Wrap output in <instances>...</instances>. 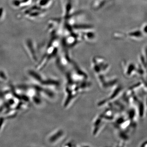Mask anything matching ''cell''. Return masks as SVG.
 Returning <instances> with one entry per match:
<instances>
[{
    "mask_svg": "<svg viewBox=\"0 0 147 147\" xmlns=\"http://www.w3.org/2000/svg\"><path fill=\"white\" fill-rule=\"evenodd\" d=\"M143 30H144V33L147 34V25L145 26L144 27Z\"/></svg>",
    "mask_w": 147,
    "mask_h": 147,
    "instance_id": "cell-1",
    "label": "cell"
},
{
    "mask_svg": "<svg viewBox=\"0 0 147 147\" xmlns=\"http://www.w3.org/2000/svg\"><path fill=\"white\" fill-rule=\"evenodd\" d=\"M141 146L144 147H147V141H146V142H144V143H142Z\"/></svg>",
    "mask_w": 147,
    "mask_h": 147,
    "instance_id": "cell-2",
    "label": "cell"
}]
</instances>
